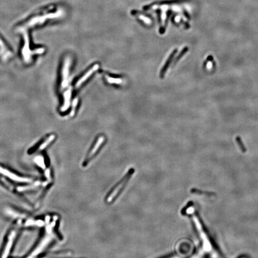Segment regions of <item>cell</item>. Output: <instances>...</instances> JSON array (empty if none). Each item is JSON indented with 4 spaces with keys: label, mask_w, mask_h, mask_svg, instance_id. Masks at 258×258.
I'll list each match as a JSON object with an SVG mask.
<instances>
[{
    "label": "cell",
    "mask_w": 258,
    "mask_h": 258,
    "mask_svg": "<svg viewBox=\"0 0 258 258\" xmlns=\"http://www.w3.org/2000/svg\"><path fill=\"white\" fill-rule=\"evenodd\" d=\"M134 173L133 169H130L128 173L126 174L125 177L121 181L120 183H118L115 187H114L111 191V193L108 194L107 198H106V202L108 203H112L120 194L121 191L124 189L125 185L127 183V181L130 179L131 176Z\"/></svg>",
    "instance_id": "obj_2"
},
{
    "label": "cell",
    "mask_w": 258,
    "mask_h": 258,
    "mask_svg": "<svg viewBox=\"0 0 258 258\" xmlns=\"http://www.w3.org/2000/svg\"><path fill=\"white\" fill-rule=\"evenodd\" d=\"M139 17H140V19H141V20H143L146 23H149L151 22V20L149 18H148L145 16H139Z\"/></svg>",
    "instance_id": "obj_13"
},
{
    "label": "cell",
    "mask_w": 258,
    "mask_h": 258,
    "mask_svg": "<svg viewBox=\"0 0 258 258\" xmlns=\"http://www.w3.org/2000/svg\"><path fill=\"white\" fill-rule=\"evenodd\" d=\"M54 10V7H48L42 11H40L35 14H33L29 17V19L22 23L23 25L19 27V29H23L28 27H33L38 25H41L48 19H53L59 16V13L57 11H53Z\"/></svg>",
    "instance_id": "obj_1"
},
{
    "label": "cell",
    "mask_w": 258,
    "mask_h": 258,
    "mask_svg": "<svg viewBox=\"0 0 258 258\" xmlns=\"http://www.w3.org/2000/svg\"><path fill=\"white\" fill-rule=\"evenodd\" d=\"M16 235V231H13V232H11V233L9 236V237H8L7 245L5 246L4 251V252L2 254V258H7V257H8V255L9 254V252L10 251V249H11V248L12 247L13 242L14 240Z\"/></svg>",
    "instance_id": "obj_8"
},
{
    "label": "cell",
    "mask_w": 258,
    "mask_h": 258,
    "mask_svg": "<svg viewBox=\"0 0 258 258\" xmlns=\"http://www.w3.org/2000/svg\"><path fill=\"white\" fill-rule=\"evenodd\" d=\"M106 80L109 84H120L122 83V80L117 77H112V76L109 75H106Z\"/></svg>",
    "instance_id": "obj_10"
},
{
    "label": "cell",
    "mask_w": 258,
    "mask_h": 258,
    "mask_svg": "<svg viewBox=\"0 0 258 258\" xmlns=\"http://www.w3.org/2000/svg\"><path fill=\"white\" fill-rule=\"evenodd\" d=\"M70 66V60L69 59H66L63 65L62 71V87L65 88L68 84V78L69 74V69Z\"/></svg>",
    "instance_id": "obj_7"
},
{
    "label": "cell",
    "mask_w": 258,
    "mask_h": 258,
    "mask_svg": "<svg viewBox=\"0 0 258 258\" xmlns=\"http://www.w3.org/2000/svg\"></svg>",
    "instance_id": "obj_14"
},
{
    "label": "cell",
    "mask_w": 258,
    "mask_h": 258,
    "mask_svg": "<svg viewBox=\"0 0 258 258\" xmlns=\"http://www.w3.org/2000/svg\"><path fill=\"white\" fill-rule=\"evenodd\" d=\"M175 53V51H174V52H173V53H172V54H171V56L169 57V58L168 60L166 62V63L164 65V68L162 69V70H161V77H162V76H164V74H165V72H166V69H167V68H168V66H169V63H170V62L171 61V60H172V57H173V56H174Z\"/></svg>",
    "instance_id": "obj_12"
},
{
    "label": "cell",
    "mask_w": 258,
    "mask_h": 258,
    "mask_svg": "<svg viewBox=\"0 0 258 258\" xmlns=\"http://www.w3.org/2000/svg\"><path fill=\"white\" fill-rule=\"evenodd\" d=\"M52 240L53 234L51 233L50 230H47V233L45 234L44 239L42 240L39 245L35 249V250L30 255V256L27 258H35L37 255L40 254V253L42 252L47 246H48V245L50 243Z\"/></svg>",
    "instance_id": "obj_3"
},
{
    "label": "cell",
    "mask_w": 258,
    "mask_h": 258,
    "mask_svg": "<svg viewBox=\"0 0 258 258\" xmlns=\"http://www.w3.org/2000/svg\"><path fill=\"white\" fill-rule=\"evenodd\" d=\"M105 140V139L103 136H100L97 138V139L94 142V143L91 149L88 152V154L87 155L86 160L84 162V165H87V164L96 156V155L98 152V151L100 149V148L102 147V145L103 144Z\"/></svg>",
    "instance_id": "obj_4"
},
{
    "label": "cell",
    "mask_w": 258,
    "mask_h": 258,
    "mask_svg": "<svg viewBox=\"0 0 258 258\" xmlns=\"http://www.w3.org/2000/svg\"><path fill=\"white\" fill-rule=\"evenodd\" d=\"M98 68H99L98 64H95L93 66H91V68L88 69V71L86 73H84V75L80 79H78V80L76 82L75 86V88H78L79 87H80L83 84H84L86 82V81H87L90 77V76L93 75V74L94 72L95 71H96L98 69Z\"/></svg>",
    "instance_id": "obj_6"
},
{
    "label": "cell",
    "mask_w": 258,
    "mask_h": 258,
    "mask_svg": "<svg viewBox=\"0 0 258 258\" xmlns=\"http://www.w3.org/2000/svg\"><path fill=\"white\" fill-rule=\"evenodd\" d=\"M0 52L5 59L8 58V57H10L11 55L10 51H9V50L7 48V47L4 44V41L1 39V37H0Z\"/></svg>",
    "instance_id": "obj_9"
},
{
    "label": "cell",
    "mask_w": 258,
    "mask_h": 258,
    "mask_svg": "<svg viewBox=\"0 0 258 258\" xmlns=\"http://www.w3.org/2000/svg\"><path fill=\"white\" fill-rule=\"evenodd\" d=\"M0 173L2 175L7 176L8 178L11 179V181H15L16 182H20V183H30L32 182V180L29 178H23L22 176H18L11 172L2 168V167H0Z\"/></svg>",
    "instance_id": "obj_5"
},
{
    "label": "cell",
    "mask_w": 258,
    "mask_h": 258,
    "mask_svg": "<svg viewBox=\"0 0 258 258\" xmlns=\"http://www.w3.org/2000/svg\"><path fill=\"white\" fill-rule=\"evenodd\" d=\"M55 136L54 135H51L47 139H46L44 143H42L39 147V150H42L43 149H44L51 142H52L54 139Z\"/></svg>",
    "instance_id": "obj_11"
}]
</instances>
